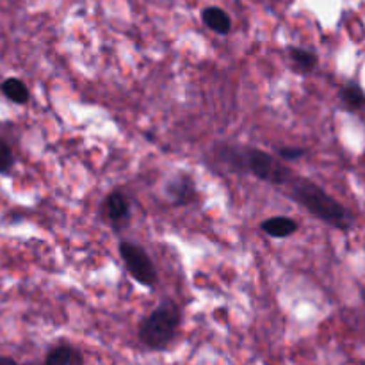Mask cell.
Segmentation results:
<instances>
[{"label":"cell","instance_id":"obj_1","mask_svg":"<svg viewBox=\"0 0 365 365\" xmlns=\"http://www.w3.org/2000/svg\"><path fill=\"white\" fill-rule=\"evenodd\" d=\"M292 198L305 207L310 214L319 217L324 223L331 225L341 230H348L351 227V217L348 210L335 202L328 192H324L319 185L310 180H299L292 185Z\"/></svg>","mask_w":365,"mask_h":365},{"label":"cell","instance_id":"obj_2","mask_svg":"<svg viewBox=\"0 0 365 365\" xmlns=\"http://www.w3.org/2000/svg\"><path fill=\"white\" fill-rule=\"evenodd\" d=\"M180 324V310L173 302H164L143 321L139 327V339L150 349H164Z\"/></svg>","mask_w":365,"mask_h":365},{"label":"cell","instance_id":"obj_3","mask_svg":"<svg viewBox=\"0 0 365 365\" xmlns=\"http://www.w3.org/2000/svg\"><path fill=\"white\" fill-rule=\"evenodd\" d=\"M235 159H239V164L245 166L250 173L255 175L257 178L264 182H269V184H287L289 178H291V171L285 164H282L280 160L274 159L269 153L262 152V150H246V153H242V157H239V153H234Z\"/></svg>","mask_w":365,"mask_h":365},{"label":"cell","instance_id":"obj_4","mask_svg":"<svg viewBox=\"0 0 365 365\" xmlns=\"http://www.w3.org/2000/svg\"><path fill=\"white\" fill-rule=\"evenodd\" d=\"M120 253L123 262L127 264L130 274L139 282V284L148 285V287L155 284L157 282L155 267H153V262L150 260V257L146 255L145 250L132 245V242H121Z\"/></svg>","mask_w":365,"mask_h":365},{"label":"cell","instance_id":"obj_5","mask_svg":"<svg viewBox=\"0 0 365 365\" xmlns=\"http://www.w3.org/2000/svg\"><path fill=\"white\" fill-rule=\"evenodd\" d=\"M262 230L267 235H271V237H289V235H292L298 230V223L294 220H291V217L277 216L264 221Z\"/></svg>","mask_w":365,"mask_h":365},{"label":"cell","instance_id":"obj_6","mask_svg":"<svg viewBox=\"0 0 365 365\" xmlns=\"http://www.w3.org/2000/svg\"><path fill=\"white\" fill-rule=\"evenodd\" d=\"M203 21H205L207 27L212 29L217 34H227V32H230V16L223 9H220V7H207L203 11Z\"/></svg>","mask_w":365,"mask_h":365},{"label":"cell","instance_id":"obj_7","mask_svg":"<svg viewBox=\"0 0 365 365\" xmlns=\"http://www.w3.org/2000/svg\"><path fill=\"white\" fill-rule=\"evenodd\" d=\"M106 214L110 221L118 223V221L125 220L128 214V200L123 192L114 191L107 196L106 200Z\"/></svg>","mask_w":365,"mask_h":365},{"label":"cell","instance_id":"obj_8","mask_svg":"<svg viewBox=\"0 0 365 365\" xmlns=\"http://www.w3.org/2000/svg\"><path fill=\"white\" fill-rule=\"evenodd\" d=\"M82 359L70 346H57L46 355L45 365H81Z\"/></svg>","mask_w":365,"mask_h":365},{"label":"cell","instance_id":"obj_9","mask_svg":"<svg viewBox=\"0 0 365 365\" xmlns=\"http://www.w3.org/2000/svg\"><path fill=\"white\" fill-rule=\"evenodd\" d=\"M168 191H170V196L177 203H187L195 196V185H192V182L189 178L178 177L175 180H171Z\"/></svg>","mask_w":365,"mask_h":365},{"label":"cell","instance_id":"obj_10","mask_svg":"<svg viewBox=\"0 0 365 365\" xmlns=\"http://www.w3.org/2000/svg\"><path fill=\"white\" fill-rule=\"evenodd\" d=\"M2 91L14 103H25L29 100V89L20 78H6L2 84Z\"/></svg>","mask_w":365,"mask_h":365},{"label":"cell","instance_id":"obj_11","mask_svg":"<svg viewBox=\"0 0 365 365\" xmlns=\"http://www.w3.org/2000/svg\"><path fill=\"white\" fill-rule=\"evenodd\" d=\"M341 100L351 110L362 109V107H365V93L364 89L356 84L346 86V88L341 91Z\"/></svg>","mask_w":365,"mask_h":365},{"label":"cell","instance_id":"obj_12","mask_svg":"<svg viewBox=\"0 0 365 365\" xmlns=\"http://www.w3.org/2000/svg\"><path fill=\"white\" fill-rule=\"evenodd\" d=\"M291 59L302 71H312L317 66V56L303 48H291Z\"/></svg>","mask_w":365,"mask_h":365},{"label":"cell","instance_id":"obj_13","mask_svg":"<svg viewBox=\"0 0 365 365\" xmlns=\"http://www.w3.org/2000/svg\"><path fill=\"white\" fill-rule=\"evenodd\" d=\"M13 152H11L9 145L0 138V173H6L9 171V168L13 166Z\"/></svg>","mask_w":365,"mask_h":365},{"label":"cell","instance_id":"obj_14","mask_svg":"<svg viewBox=\"0 0 365 365\" xmlns=\"http://www.w3.org/2000/svg\"><path fill=\"white\" fill-rule=\"evenodd\" d=\"M278 155H280L282 159H287V160L299 159V157L305 155V150L303 148H280L278 150Z\"/></svg>","mask_w":365,"mask_h":365},{"label":"cell","instance_id":"obj_15","mask_svg":"<svg viewBox=\"0 0 365 365\" xmlns=\"http://www.w3.org/2000/svg\"><path fill=\"white\" fill-rule=\"evenodd\" d=\"M0 365H20L14 362L13 359H7V356H0Z\"/></svg>","mask_w":365,"mask_h":365}]
</instances>
